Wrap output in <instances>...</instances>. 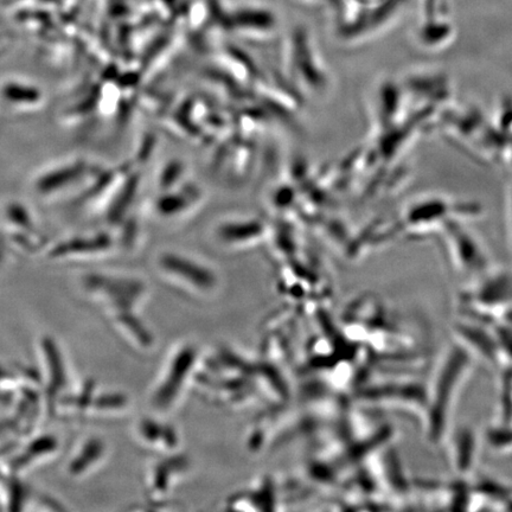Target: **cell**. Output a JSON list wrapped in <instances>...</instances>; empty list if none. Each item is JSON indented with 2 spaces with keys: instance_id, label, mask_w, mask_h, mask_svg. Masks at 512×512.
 I'll use <instances>...</instances> for the list:
<instances>
[{
  "instance_id": "2",
  "label": "cell",
  "mask_w": 512,
  "mask_h": 512,
  "mask_svg": "<svg viewBox=\"0 0 512 512\" xmlns=\"http://www.w3.org/2000/svg\"><path fill=\"white\" fill-rule=\"evenodd\" d=\"M477 361L452 341L441 351L426 382L427 411L422 424L428 443L443 446L453 426V416Z\"/></svg>"
},
{
  "instance_id": "12",
  "label": "cell",
  "mask_w": 512,
  "mask_h": 512,
  "mask_svg": "<svg viewBox=\"0 0 512 512\" xmlns=\"http://www.w3.org/2000/svg\"><path fill=\"white\" fill-rule=\"evenodd\" d=\"M2 98L12 106H23L22 104H29L36 106L40 104L42 95L36 87L27 85L23 82L9 81L2 87Z\"/></svg>"
},
{
  "instance_id": "4",
  "label": "cell",
  "mask_w": 512,
  "mask_h": 512,
  "mask_svg": "<svg viewBox=\"0 0 512 512\" xmlns=\"http://www.w3.org/2000/svg\"><path fill=\"white\" fill-rule=\"evenodd\" d=\"M42 373L40 376L44 400L47 411L51 414L56 403L59 402L70 388L74 386L70 380L69 367L60 345L50 337L41 341Z\"/></svg>"
},
{
  "instance_id": "8",
  "label": "cell",
  "mask_w": 512,
  "mask_h": 512,
  "mask_svg": "<svg viewBox=\"0 0 512 512\" xmlns=\"http://www.w3.org/2000/svg\"><path fill=\"white\" fill-rule=\"evenodd\" d=\"M112 246V240L105 234L75 236L51 248L48 256L54 260H94L105 258Z\"/></svg>"
},
{
  "instance_id": "10",
  "label": "cell",
  "mask_w": 512,
  "mask_h": 512,
  "mask_svg": "<svg viewBox=\"0 0 512 512\" xmlns=\"http://www.w3.org/2000/svg\"><path fill=\"white\" fill-rule=\"evenodd\" d=\"M87 171V166L81 160H72L50 169L46 174L37 177L35 191L42 195H54L63 188L76 183L82 172Z\"/></svg>"
},
{
  "instance_id": "5",
  "label": "cell",
  "mask_w": 512,
  "mask_h": 512,
  "mask_svg": "<svg viewBox=\"0 0 512 512\" xmlns=\"http://www.w3.org/2000/svg\"><path fill=\"white\" fill-rule=\"evenodd\" d=\"M443 445L446 447L448 464L456 477L471 479L477 475L483 440L475 427L452 426Z\"/></svg>"
},
{
  "instance_id": "11",
  "label": "cell",
  "mask_w": 512,
  "mask_h": 512,
  "mask_svg": "<svg viewBox=\"0 0 512 512\" xmlns=\"http://www.w3.org/2000/svg\"><path fill=\"white\" fill-rule=\"evenodd\" d=\"M483 447L495 457H507L512 454V424H492L482 435Z\"/></svg>"
},
{
  "instance_id": "1",
  "label": "cell",
  "mask_w": 512,
  "mask_h": 512,
  "mask_svg": "<svg viewBox=\"0 0 512 512\" xmlns=\"http://www.w3.org/2000/svg\"><path fill=\"white\" fill-rule=\"evenodd\" d=\"M81 296L110 328L132 347H150L151 336L139 319L145 284L131 275L105 271L83 273L79 280Z\"/></svg>"
},
{
  "instance_id": "6",
  "label": "cell",
  "mask_w": 512,
  "mask_h": 512,
  "mask_svg": "<svg viewBox=\"0 0 512 512\" xmlns=\"http://www.w3.org/2000/svg\"><path fill=\"white\" fill-rule=\"evenodd\" d=\"M452 341L464 348L475 358L492 370L499 368V354L494 334L489 325L477 320L459 317L451 328Z\"/></svg>"
},
{
  "instance_id": "9",
  "label": "cell",
  "mask_w": 512,
  "mask_h": 512,
  "mask_svg": "<svg viewBox=\"0 0 512 512\" xmlns=\"http://www.w3.org/2000/svg\"><path fill=\"white\" fill-rule=\"evenodd\" d=\"M57 450H59V441L50 435L29 441L17 456L10 459V476H21V473L32 469V467L47 462Z\"/></svg>"
},
{
  "instance_id": "7",
  "label": "cell",
  "mask_w": 512,
  "mask_h": 512,
  "mask_svg": "<svg viewBox=\"0 0 512 512\" xmlns=\"http://www.w3.org/2000/svg\"><path fill=\"white\" fill-rule=\"evenodd\" d=\"M108 445L98 435H88L76 444L67 462V475L73 479H85L98 472L108 458Z\"/></svg>"
},
{
  "instance_id": "3",
  "label": "cell",
  "mask_w": 512,
  "mask_h": 512,
  "mask_svg": "<svg viewBox=\"0 0 512 512\" xmlns=\"http://www.w3.org/2000/svg\"><path fill=\"white\" fill-rule=\"evenodd\" d=\"M369 399L380 405L416 416L420 424H424L427 411L426 383L415 380L412 376L377 386L371 390Z\"/></svg>"
}]
</instances>
